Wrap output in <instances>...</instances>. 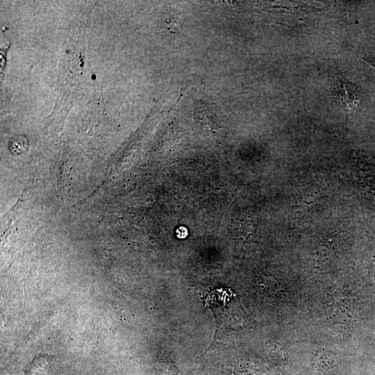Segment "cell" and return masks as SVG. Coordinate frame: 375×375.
Instances as JSON below:
<instances>
[{
  "instance_id": "6da1fadb",
  "label": "cell",
  "mask_w": 375,
  "mask_h": 375,
  "mask_svg": "<svg viewBox=\"0 0 375 375\" xmlns=\"http://www.w3.org/2000/svg\"><path fill=\"white\" fill-rule=\"evenodd\" d=\"M333 94L340 106L347 111L357 108L360 102V90L342 74H335L332 81Z\"/></svg>"
},
{
  "instance_id": "7a4b0ae2",
  "label": "cell",
  "mask_w": 375,
  "mask_h": 375,
  "mask_svg": "<svg viewBox=\"0 0 375 375\" xmlns=\"http://www.w3.org/2000/svg\"><path fill=\"white\" fill-rule=\"evenodd\" d=\"M166 24L167 28L173 32H176L178 26L176 20L171 16L166 19Z\"/></svg>"
},
{
  "instance_id": "3957f363",
  "label": "cell",
  "mask_w": 375,
  "mask_h": 375,
  "mask_svg": "<svg viewBox=\"0 0 375 375\" xmlns=\"http://www.w3.org/2000/svg\"><path fill=\"white\" fill-rule=\"evenodd\" d=\"M364 59H365L367 62H369L372 66L375 67V57Z\"/></svg>"
}]
</instances>
